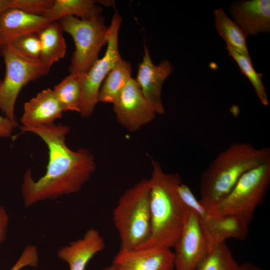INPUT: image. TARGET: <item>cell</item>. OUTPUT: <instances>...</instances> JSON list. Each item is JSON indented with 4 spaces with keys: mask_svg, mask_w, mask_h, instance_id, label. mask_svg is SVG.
Listing matches in <instances>:
<instances>
[{
    "mask_svg": "<svg viewBox=\"0 0 270 270\" xmlns=\"http://www.w3.org/2000/svg\"><path fill=\"white\" fill-rule=\"evenodd\" d=\"M20 129L38 136L48 152L44 176L35 180L30 169L24 174L21 192L26 208L38 202L79 192L95 171L96 164L89 150L81 148L72 150L67 146L66 140L70 127L54 123L36 128L22 126Z\"/></svg>",
    "mask_w": 270,
    "mask_h": 270,
    "instance_id": "6da1fadb",
    "label": "cell"
},
{
    "mask_svg": "<svg viewBox=\"0 0 270 270\" xmlns=\"http://www.w3.org/2000/svg\"><path fill=\"white\" fill-rule=\"evenodd\" d=\"M150 184L151 227L148 240L138 248L174 247L186 222L188 210L180 199L177 186L181 181L178 174L163 170L151 159Z\"/></svg>",
    "mask_w": 270,
    "mask_h": 270,
    "instance_id": "7a4b0ae2",
    "label": "cell"
},
{
    "mask_svg": "<svg viewBox=\"0 0 270 270\" xmlns=\"http://www.w3.org/2000/svg\"><path fill=\"white\" fill-rule=\"evenodd\" d=\"M268 162V146L256 148L246 142L232 144L218 154L202 173L200 202L209 210L228 194L245 173Z\"/></svg>",
    "mask_w": 270,
    "mask_h": 270,
    "instance_id": "3957f363",
    "label": "cell"
},
{
    "mask_svg": "<svg viewBox=\"0 0 270 270\" xmlns=\"http://www.w3.org/2000/svg\"><path fill=\"white\" fill-rule=\"evenodd\" d=\"M112 218L120 250L138 248L148 240L151 227L149 179H142L123 193L113 210Z\"/></svg>",
    "mask_w": 270,
    "mask_h": 270,
    "instance_id": "277c9868",
    "label": "cell"
},
{
    "mask_svg": "<svg viewBox=\"0 0 270 270\" xmlns=\"http://www.w3.org/2000/svg\"><path fill=\"white\" fill-rule=\"evenodd\" d=\"M270 184V162L245 173L220 202L208 211L212 215L236 216L249 225L263 202Z\"/></svg>",
    "mask_w": 270,
    "mask_h": 270,
    "instance_id": "5b68a950",
    "label": "cell"
},
{
    "mask_svg": "<svg viewBox=\"0 0 270 270\" xmlns=\"http://www.w3.org/2000/svg\"><path fill=\"white\" fill-rule=\"evenodd\" d=\"M0 54L6 66L0 83V110L16 127L14 106L20 92L30 82L46 75L50 67L40 58L24 56L10 44L0 47Z\"/></svg>",
    "mask_w": 270,
    "mask_h": 270,
    "instance_id": "8992f818",
    "label": "cell"
},
{
    "mask_svg": "<svg viewBox=\"0 0 270 270\" xmlns=\"http://www.w3.org/2000/svg\"><path fill=\"white\" fill-rule=\"evenodd\" d=\"M62 32L72 38L75 50L68 70L70 74H85L98 59L102 48L106 44L108 26L101 14L89 20L68 16L58 21Z\"/></svg>",
    "mask_w": 270,
    "mask_h": 270,
    "instance_id": "52a82bcc",
    "label": "cell"
},
{
    "mask_svg": "<svg viewBox=\"0 0 270 270\" xmlns=\"http://www.w3.org/2000/svg\"><path fill=\"white\" fill-rule=\"evenodd\" d=\"M122 18L116 11L106 33V52L103 57L96 61L82 78L80 114L84 118L92 114L98 102V94L104 80L122 58L118 48V34Z\"/></svg>",
    "mask_w": 270,
    "mask_h": 270,
    "instance_id": "ba28073f",
    "label": "cell"
},
{
    "mask_svg": "<svg viewBox=\"0 0 270 270\" xmlns=\"http://www.w3.org/2000/svg\"><path fill=\"white\" fill-rule=\"evenodd\" d=\"M118 122L135 132L152 122L156 114L143 96L135 79L131 78L113 104Z\"/></svg>",
    "mask_w": 270,
    "mask_h": 270,
    "instance_id": "9c48e42d",
    "label": "cell"
},
{
    "mask_svg": "<svg viewBox=\"0 0 270 270\" xmlns=\"http://www.w3.org/2000/svg\"><path fill=\"white\" fill-rule=\"evenodd\" d=\"M174 247V263L176 270H196L200 260L209 251L198 217L194 212L189 211Z\"/></svg>",
    "mask_w": 270,
    "mask_h": 270,
    "instance_id": "30bf717a",
    "label": "cell"
},
{
    "mask_svg": "<svg viewBox=\"0 0 270 270\" xmlns=\"http://www.w3.org/2000/svg\"><path fill=\"white\" fill-rule=\"evenodd\" d=\"M173 70V66L166 60L154 65L148 48L144 46L143 59L138 64L135 80L143 96L156 114L162 115L165 112L161 97L162 89L164 80Z\"/></svg>",
    "mask_w": 270,
    "mask_h": 270,
    "instance_id": "8fae6325",
    "label": "cell"
},
{
    "mask_svg": "<svg viewBox=\"0 0 270 270\" xmlns=\"http://www.w3.org/2000/svg\"><path fill=\"white\" fill-rule=\"evenodd\" d=\"M112 264L118 270H174V252L164 248L120 249Z\"/></svg>",
    "mask_w": 270,
    "mask_h": 270,
    "instance_id": "7c38bea8",
    "label": "cell"
},
{
    "mask_svg": "<svg viewBox=\"0 0 270 270\" xmlns=\"http://www.w3.org/2000/svg\"><path fill=\"white\" fill-rule=\"evenodd\" d=\"M104 248L102 236L97 230L90 228L82 238L60 248L57 256L68 264L70 270H85L90 260Z\"/></svg>",
    "mask_w": 270,
    "mask_h": 270,
    "instance_id": "4fadbf2b",
    "label": "cell"
},
{
    "mask_svg": "<svg viewBox=\"0 0 270 270\" xmlns=\"http://www.w3.org/2000/svg\"><path fill=\"white\" fill-rule=\"evenodd\" d=\"M230 13L248 36L270 31V0H248L234 2Z\"/></svg>",
    "mask_w": 270,
    "mask_h": 270,
    "instance_id": "5bb4252c",
    "label": "cell"
},
{
    "mask_svg": "<svg viewBox=\"0 0 270 270\" xmlns=\"http://www.w3.org/2000/svg\"><path fill=\"white\" fill-rule=\"evenodd\" d=\"M199 220L208 241L209 250L228 238L244 240L248 236V224L233 215L216 216L209 213Z\"/></svg>",
    "mask_w": 270,
    "mask_h": 270,
    "instance_id": "9a60e30c",
    "label": "cell"
},
{
    "mask_svg": "<svg viewBox=\"0 0 270 270\" xmlns=\"http://www.w3.org/2000/svg\"><path fill=\"white\" fill-rule=\"evenodd\" d=\"M20 119L22 126L36 128L51 124L62 116L64 112L54 96L48 88L39 92L24 106Z\"/></svg>",
    "mask_w": 270,
    "mask_h": 270,
    "instance_id": "2e32d148",
    "label": "cell"
},
{
    "mask_svg": "<svg viewBox=\"0 0 270 270\" xmlns=\"http://www.w3.org/2000/svg\"><path fill=\"white\" fill-rule=\"evenodd\" d=\"M48 23L42 16L10 9L0 14V47L30 32H38Z\"/></svg>",
    "mask_w": 270,
    "mask_h": 270,
    "instance_id": "e0dca14e",
    "label": "cell"
},
{
    "mask_svg": "<svg viewBox=\"0 0 270 270\" xmlns=\"http://www.w3.org/2000/svg\"><path fill=\"white\" fill-rule=\"evenodd\" d=\"M102 10L100 0H54L52 5L42 16L49 22H58L68 16L89 20L96 14H101Z\"/></svg>",
    "mask_w": 270,
    "mask_h": 270,
    "instance_id": "ac0fdd59",
    "label": "cell"
},
{
    "mask_svg": "<svg viewBox=\"0 0 270 270\" xmlns=\"http://www.w3.org/2000/svg\"><path fill=\"white\" fill-rule=\"evenodd\" d=\"M58 22L48 23L38 34L40 43V58L51 68L63 58L66 52V44Z\"/></svg>",
    "mask_w": 270,
    "mask_h": 270,
    "instance_id": "d6986e66",
    "label": "cell"
},
{
    "mask_svg": "<svg viewBox=\"0 0 270 270\" xmlns=\"http://www.w3.org/2000/svg\"><path fill=\"white\" fill-rule=\"evenodd\" d=\"M132 72L131 64L120 58L102 84L98 94V102L113 104L132 78Z\"/></svg>",
    "mask_w": 270,
    "mask_h": 270,
    "instance_id": "ffe728a7",
    "label": "cell"
},
{
    "mask_svg": "<svg viewBox=\"0 0 270 270\" xmlns=\"http://www.w3.org/2000/svg\"><path fill=\"white\" fill-rule=\"evenodd\" d=\"M84 75L70 74L52 90L63 112L72 111L80 113L81 84Z\"/></svg>",
    "mask_w": 270,
    "mask_h": 270,
    "instance_id": "44dd1931",
    "label": "cell"
},
{
    "mask_svg": "<svg viewBox=\"0 0 270 270\" xmlns=\"http://www.w3.org/2000/svg\"><path fill=\"white\" fill-rule=\"evenodd\" d=\"M214 14L216 28L226 45L243 54L250 56L246 43L248 35L242 28L228 18L222 8L215 10Z\"/></svg>",
    "mask_w": 270,
    "mask_h": 270,
    "instance_id": "7402d4cb",
    "label": "cell"
},
{
    "mask_svg": "<svg viewBox=\"0 0 270 270\" xmlns=\"http://www.w3.org/2000/svg\"><path fill=\"white\" fill-rule=\"evenodd\" d=\"M238 265L224 242L209 250L200 260L196 270H237Z\"/></svg>",
    "mask_w": 270,
    "mask_h": 270,
    "instance_id": "603a6c76",
    "label": "cell"
},
{
    "mask_svg": "<svg viewBox=\"0 0 270 270\" xmlns=\"http://www.w3.org/2000/svg\"><path fill=\"white\" fill-rule=\"evenodd\" d=\"M226 48L228 55L233 58L237 63L241 72L250 82L261 103L264 106H268V95L262 80V74L256 72L250 56L243 54L228 45H226Z\"/></svg>",
    "mask_w": 270,
    "mask_h": 270,
    "instance_id": "cb8c5ba5",
    "label": "cell"
},
{
    "mask_svg": "<svg viewBox=\"0 0 270 270\" xmlns=\"http://www.w3.org/2000/svg\"><path fill=\"white\" fill-rule=\"evenodd\" d=\"M53 0H0V14L10 9L42 14L52 6Z\"/></svg>",
    "mask_w": 270,
    "mask_h": 270,
    "instance_id": "d4e9b609",
    "label": "cell"
},
{
    "mask_svg": "<svg viewBox=\"0 0 270 270\" xmlns=\"http://www.w3.org/2000/svg\"><path fill=\"white\" fill-rule=\"evenodd\" d=\"M22 54L32 58H40V43L38 32L22 35L8 44Z\"/></svg>",
    "mask_w": 270,
    "mask_h": 270,
    "instance_id": "484cf974",
    "label": "cell"
},
{
    "mask_svg": "<svg viewBox=\"0 0 270 270\" xmlns=\"http://www.w3.org/2000/svg\"><path fill=\"white\" fill-rule=\"evenodd\" d=\"M38 260L39 256L37 247L34 244H28L10 270H21L27 266L37 268Z\"/></svg>",
    "mask_w": 270,
    "mask_h": 270,
    "instance_id": "4316f807",
    "label": "cell"
},
{
    "mask_svg": "<svg viewBox=\"0 0 270 270\" xmlns=\"http://www.w3.org/2000/svg\"><path fill=\"white\" fill-rule=\"evenodd\" d=\"M9 217L5 208L0 206V243L6 240Z\"/></svg>",
    "mask_w": 270,
    "mask_h": 270,
    "instance_id": "83f0119b",
    "label": "cell"
},
{
    "mask_svg": "<svg viewBox=\"0 0 270 270\" xmlns=\"http://www.w3.org/2000/svg\"><path fill=\"white\" fill-rule=\"evenodd\" d=\"M14 128V124L8 118L0 116V138L10 136Z\"/></svg>",
    "mask_w": 270,
    "mask_h": 270,
    "instance_id": "f1b7e54d",
    "label": "cell"
},
{
    "mask_svg": "<svg viewBox=\"0 0 270 270\" xmlns=\"http://www.w3.org/2000/svg\"><path fill=\"white\" fill-rule=\"evenodd\" d=\"M237 270H264L260 267L250 262H244L238 265Z\"/></svg>",
    "mask_w": 270,
    "mask_h": 270,
    "instance_id": "f546056e",
    "label": "cell"
},
{
    "mask_svg": "<svg viewBox=\"0 0 270 270\" xmlns=\"http://www.w3.org/2000/svg\"><path fill=\"white\" fill-rule=\"evenodd\" d=\"M102 270H118L112 264L110 266H107L103 268Z\"/></svg>",
    "mask_w": 270,
    "mask_h": 270,
    "instance_id": "4dcf8cb0",
    "label": "cell"
}]
</instances>
